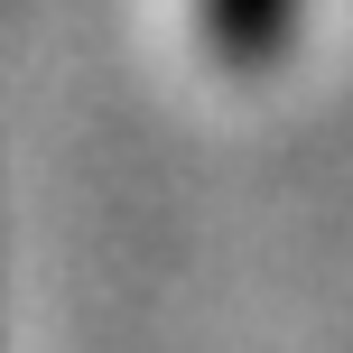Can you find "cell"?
Wrapping results in <instances>:
<instances>
[{
    "label": "cell",
    "instance_id": "6da1fadb",
    "mask_svg": "<svg viewBox=\"0 0 353 353\" xmlns=\"http://www.w3.org/2000/svg\"><path fill=\"white\" fill-rule=\"evenodd\" d=\"M195 37H205L223 65H270V56H288V37H298V0H195Z\"/></svg>",
    "mask_w": 353,
    "mask_h": 353
}]
</instances>
